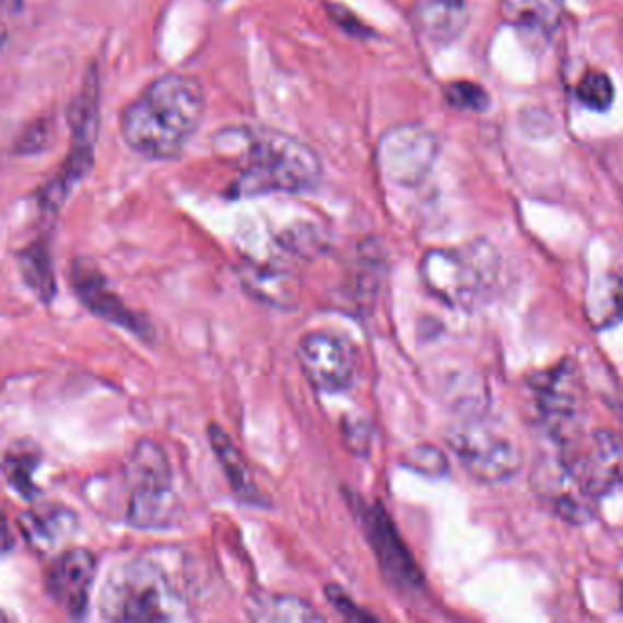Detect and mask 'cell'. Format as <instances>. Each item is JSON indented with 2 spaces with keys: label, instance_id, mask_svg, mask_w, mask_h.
<instances>
[{
  "label": "cell",
  "instance_id": "obj_3",
  "mask_svg": "<svg viewBox=\"0 0 623 623\" xmlns=\"http://www.w3.org/2000/svg\"><path fill=\"white\" fill-rule=\"evenodd\" d=\"M99 611L110 622H174L190 616L173 579L146 557L111 568L101 589Z\"/></svg>",
  "mask_w": 623,
  "mask_h": 623
},
{
  "label": "cell",
  "instance_id": "obj_5",
  "mask_svg": "<svg viewBox=\"0 0 623 623\" xmlns=\"http://www.w3.org/2000/svg\"><path fill=\"white\" fill-rule=\"evenodd\" d=\"M421 279L448 306L473 307L497 279V257L483 242L465 249H434L424 255Z\"/></svg>",
  "mask_w": 623,
  "mask_h": 623
},
{
  "label": "cell",
  "instance_id": "obj_6",
  "mask_svg": "<svg viewBox=\"0 0 623 623\" xmlns=\"http://www.w3.org/2000/svg\"><path fill=\"white\" fill-rule=\"evenodd\" d=\"M446 440L467 472L481 483L507 481L524 462L519 446L484 419L457 421L446 432Z\"/></svg>",
  "mask_w": 623,
  "mask_h": 623
},
{
  "label": "cell",
  "instance_id": "obj_7",
  "mask_svg": "<svg viewBox=\"0 0 623 623\" xmlns=\"http://www.w3.org/2000/svg\"><path fill=\"white\" fill-rule=\"evenodd\" d=\"M345 495L385 578L397 589H419L423 585V573L419 571L418 563L383 505L364 502L353 492H345Z\"/></svg>",
  "mask_w": 623,
  "mask_h": 623
},
{
  "label": "cell",
  "instance_id": "obj_10",
  "mask_svg": "<svg viewBox=\"0 0 623 623\" xmlns=\"http://www.w3.org/2000/svg\"><path fill=\"white\" fill-rule=\"evenodd\" d=\"M439 154V141L423 125L388 130L379 143V167L397 184L415 185L426 178Z\"/></svg>",
  "mask_w": 623,
  "mask_h": 623
},
{
  "label": "cell",
  "instance_id": "obj_13",
  "mask_svg": "<svg viewBox=\"0 0 623 623\" xmlns=\"http://www.w3.org/2000/svg\"><path fill=\"white\" fill-rule=\"evenodd\" d=\"M70 122L73 127V146L68 157L67 167L62 171L61 178L57 176L43 192V207L57 211L67 200L68 192L79 179L83 178L92 163L94 152L95 132H97V92L94 89L86 90L83 97L73 108Z\"/></svg>",
  "mask_w": 623,
  "mask_h": 623
},
{
  "label": "cell",
  "instance_id": "obj_31",
  "mask_svg": "<svg viewBox=\"0 0 623 623\" xmlns=\"http://www.w3.org/2000/svg\"><path fill=\"white\" fill-rule=\"evenodd\" d=\"M622 607H623V587H622Z\"/></svg>",
  "mask_w": 623,
  "mask_h": 623
},
{
  "label": "cell",
  "instance_id": "obj_11",
  "mask_svg": "<svg viewBox=\"0 0 623 623\" xmlns=\"http://www.w3.org/2000/svg\"><path fill=\"white\" fill-rule=\"evenodd\" d=\"M296 358L307 383L324 393L344 391L355 377V355L351 345L328 331L304 334L296 348Z\"/></svg>",
  "mask_w": 623,
  "mask_h": 623
},
{
  "label": "cell",
  "instance_id": "obj_22",
  "mask_svg": "<svg viewBox=\"0 0 623 623\" xmlns=\"http://www.w3.org/2000/svg\"><path fill=\"white\" fill-rule=\"evenodd\" d=\"M37 468V457L30 451H15L8 454L4 461L8 483L23 495L24 499H35L39 495V489L34 483V472Z\"/></svg>",
  "mask_w": 623,
  "mask_h": 623
},
{
  "label": "cell",
  "instance_id": "obj_18",
  "mask_svg": "<svg viewBox=\"0 0 623 623\" xmlns=\"http://www.w3.org/2000/svg\"><path fill=\"white\" fill-rule=\"evenodd\" d=\"M415 23L432 40L448 43L461 34L467 24V10L448 0H418Z\"/></svg>",
  "mask_w": 623,
  "mask_h": 623
},
{
  "label": "cell",
  "instance_id": "obj_9",
  "mask_svg": "<svg viewBox=\"0 0 623 623\" xmlns=\"http://www.w3.org/2000/svg\"><path fill=\"white\" fill-rule=\"evenodd\" d=\"M556 445L557 456L595 502L623 483V440L618 435L596 432L589 440L576 435Z\"/></svg>",
  "mask_w": 623,
  "mask_h": 623
},
{
  "label": "cell",
  "instance_id": "obj_2",
  "mask_svg": "<svg viewBox=\"0 0 623 623\" xmlns=\"http://www.w3.org/2000/svg\"><path fill=\"white\" fill-rule=\"evenodd\" d=\"M205 92L187 73L154 79L121 114L125 143L149 160H174L200 129Z\"/></svg>",
  "mask_w": 623,
  "mask_h": 623
},
{
  "label": "cell",
  "instance_id": "obj_28",
  "mask_svg": "<svg viewBox=\"0 0 623 623\" xmlns=\"http://www.w3.org/2000/svg\"><path fill=\"white\" fill-rule=\"evenodd\" d=\"M342 430H344V439L348 448L358 454V456H364L367 448H369V439H372L367 424L362 423V421H351V419H348Z\"/></svg>",
  "mask_w": 623,
  "mask_h": 623
},
{
  "label": "cell",
  "instance_id": "obj_4",
  "mask_svg": "<svg viewBox=\"0 0 623 623\" xmlns=\"http://www.w3.org/2000/svg\"><path fill=\"white\" fill-rule=\"evenodd\" d=\"M127 492L125 518L138 529H163L176 521L179 503L174 492L173 468L154 440L134 446L122 470Z\"/></svg>",
  "mask_w": 623,
  "mask_h": 623
},
{
  "label": "cell",
  "instance_id": "obj_30",
  "mask_svg": "<svg viewBox=\"0 0 623 623\" xmlns=\"http://www.w3.org/2000/svg\"><path fill=\"white\" fill-rule=\"evenodd\" d=\"M448 2H454V4H461V7H465V0H448Z\"/></svg>",
  "mask_w": 623,
  "mask_h": 623
},
{
  "label": "cell",
  "instance_id": "obj_19",
  "mask_svg": "<svg viewBox=\"0 0 623 623\" xmlns=\"http://www.w3.org/2000/svg\"><path fill=\"white\" fill-rule=\"evenodd\" d=\"M249 618L258 622H320L322 614L296 596H257L247 607Z\"/></svg>",
  "mask_w": 623,
  "mask_h": 623
},
{
  "label": "cell",
  "instance_id": "obj_27",
  "mask_svg": "<svg viewBox=\"0 0 623 623\" xmlns=\"http://www.w3.org/2000/svg\"><path fill=\"white\" fill-rule=\"evenodd\" d=\"M607 302H609V306L603 312L601 324L611 326L614 322H623V274L622 277H614L609 282Z\"/></svg>",
  "mask_w": 623,
  "mask_h": 623
},
{
  "label": "cell",
  "instance_id": "obj_12",
  "mask_svg": "<svg viewBox=\"0 0 623 623\" xmlns=\"http://www.w3.org/2000/svg\"><path fill=\"white\" fill-rule=\"evenodd\" d=\"M70 280H72L75 295H78L79 301L83 302V306L89 312L94 313L106 322L127 329L129 333H134L141 339H151L154 334L149 318L141 313H136L134 309H130L122 302L121 296L117 295L116 291L108 285L105 274L101 273L99 269H95L92 263L86 262V260L73 262Z\"/></svg>",
  "mask_w": 623,
  "mask_h": 623
},
{
  "label": "cell",
  "instance_id": "obj_29",
  "mask_svg": "<svg viewBox=\"0 0 623 623\" xmlns=\"http://www.w3.org/2000/svg\"><path fill=\"white\" fill-rule=\"evenodd\" d=\"M2 2H4V12L10 15H17L24 7V0H2Z\"/></svg>",
  "mask_w": 623,
  "mask_h": 623
},
{
  "label": "cell",
  "instance_id": "obj_16",
  "mask_svg": "<svg viewBox=\"0 0 623 623\" xmlns=\"http://www.w3.org/2000/svg\"><path fill=\"white\" fill-rule=\"evenodd\" d=\"M565 0H502V15L510 26L538 43H546L562 23Z\"/></svg>",
  "mask_w": 623,
  "mask_h": 623
},
{
  "label": "cell",
  "instance_id": "obj_26",
  "mask_svg": "<svg viewBox=\"0 0 623 623\" xmlns=\"http://www.w3.org/2000/svg\"><path fill=\"white\" fill-rule=\"evenodd\" d=\"M407 465L426 475H443L448 470L445 456L439 450H435L434 446L415 448L408 457Z\"/></svg>",
  "mask_w": 623,
  "mask_h": 623
},
{
  "label": "cell",
  "instance_id": "obj_17",
  "mask_svg": "<svg viewBox=\"0 0 623 623\" xmlns=\"http://www.w3.org/2000/svg\"><path fill=\"white\" fill-rule=\"evenodd\" d=\"M207 435H209L212 451H214V456L220 461V467H222L223 473H225L227 483L231 484L233 494L242 502L249 503V505H262V492L258 490L257 484L252 481L251 470L247 467V461L242 456V451L231 440L227 432L222 426H218V424H211L209 430H207Z\"/></svg>",
  "mask_w": 623,
  "mask_h": 623
},
{
  "label": "cell",
  "instance_id": "obj_15",
  "mask_svg": "<svg viewBox=\"0 0 623 623\" xmlns=\"http://www.w3.org/2000/svg\"><path fill=\"white\" fill-rule=\"evenodd\" d=\"M95 573L97 562L92 552L86 549L64 551L46 573V590L68 616L81 620L89 611Z\"/></svg>",
  "mask_w": 623,
  "mask_h": 623
},
{
  "label": "cell",
  "instance_id": "obj_21",
  "mask_svg": "<svg viewBox=\"0 0 623 623\" xmlns=\"http://www.w3.org/2000/svg\"><path fill=\"white\" fill-rule=\"evenodd\" d=\"M24 530L40 545H57L75 530V514L59 507L43 508L28 514Z\"/></svg>",
  "mask_w": 623,
  "mask_h": 623
},
{
  "label": "cell",
  "instance_id": "obj_25",
  "mask_svg": "<svg viewBox=\"0 0 623 623\" xmlns=\"http://www.w3.org/2000/svg\"><path fill=\"white\" fill-rule=\"evenodd\" d=\"M326 598L334 611L350 622H372L375 620V616H372L369 612L356 606L355 601L351 600V596L339 585H326Z\"/></svg>",
  "mask_w": 623,
  "mask_h": 623
},
{
  "label": "cell",
  "instance_id": "obj_8",
  "mask_svg": "<svg viewBox=\"0 0 623 623\" xmlns=\"http://www.w3.org/2000/svg\"><path fill=\"white\" fill-rule=\"evenodd\" d=\"M536 410L554 443L579 435L578 421L584 412V386L578 369L571 361L536 373L530 380Z\"/></svg>",
  "mask_w": 623,
  "mask_h": 623
},
{
  "label": "cell",
  "instance_id": "obj_23",
  "mask_svg": "<svg viewBox=\"0 0 623 623\" xmlns=\"http://www.w3.org/2000/svg\"><path fill=\"white\" fill-rule=\"evenodd\" d=\"M579 103L590 110L606 111L614 101V84L603 72L585 73L576 89Z\"/></svg>",
  "mask_w": 623,
  "mask_h": 623
},
{
  "label": "cell",
  "instance_id": "obj_24",
  "mask_svg": "<svg viewBox=\"0 0 623 623\" xmlns=\"http://www.w3.org/2000/svg\"><path fill=\"white\" fill-rule=\"evenodd\" d=\"M446 99L454 108L461 110L481 111L486 110L490 97L481 84L472 81H456L445 89Z\"/></svg>",
  "mask_w": 623,
  "mask_h": 623
},
{
  "label": "cell",
  "instance_id": "obj_20",
  "mask_svg": "<svg viewBox=\"0 0 623 623\" xmlns=\"http://www.w3.org/2000/svg\"><path fill=\"white\" fill-rule=\"evenodd\" d=\"M19 269L24 282L43 302H50L56 295V274L50 249L46 242H35L19 252Z\"/></svg>",
  "mask_w": 623,
  "mask_h": 623
},
{
  "label": "cell",
  "instance_id": "obj_1",
  "mask_svg": "<svg viewBox=\"0 0 623 623\" xmlns=\"http://www.w3.org/2000/svg\"><path fill=\"white\" fill-rule=\"evenodd\" d=\"M214 151L238 173L231 187L234 198L306 192L322 176L312 146L268 127H228L214 138Z\"/></svg>",
  "mask_w": 623,
  "mask_h": 623
},
{
  "label": "cell",
  "instance_id": "obj_14",
  "mask_svg": "<svg viewBox=\"0 0 623 623\" xmlns=\"http://www.w3.org/2000/svg\"><path fill=\"white\" fill-rule=\"evenodd\" d=\"M536 494L554 510L560 518L571 524H585L592 518L595 499L585 492L578 479L568 470L562 457L545 456L532 472Z\"/></svg>",
  "mask_w": 623,
  "mask_h": 623
}]
</instances>
